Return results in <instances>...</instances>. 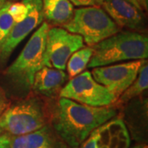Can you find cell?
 Segmentation results:
<instances>
[{"mask_svg": "<svg viewBox=\"0 0 148 148\" xmlns=\"http://www.w3.org/2000/svg\"><path fill=\"white\" fill-rule=\"evenodd\" d=\"M112 106L94 107L60 97L51 111V127L69 148H79L90 132L114 118Z\"/></svg>", "mask_w": 148, "mask_h": 148, "instance_id": "1", "label": "cell"}, {"mask_svg": "<svg viewBox=\"0 0 148 148\" xmlns=\"http://www.w3.org/2000/svg\"><path fill=\"white\" fill-rule=\"evenodd\" d=\"M92 49L88 69L146 59L148 56V38L140 32H119L93 45Z\"/></svg>", "mask_w": 148, "mask_h": 148, "instance_id": "2", "label": "cell"}, {"mask_svg": "<svg viewBox=\"0 0 148 148\" xmlns=\"http://www.w3.org/2000/svg\"><path fill=\"white\" fill-rule=\"evenodd\" d=\"M49 23L43 22L33 33L16 60L5 71V75L21 90L31 89L34 76L43 67V58Z\"/></svg>", "mask_w": 148, "mask_h": 148, "instance_id": "3", "label": "cell"}, {"mask_svg": "<svg viewBox=\"0 0 148 148\" xmlns=\"http://www.w3.org/2000/svg\"><path fill=\"white\" fill-rule=\"evenodd\" d=\"M63 27L68 32L81 36L90 47L120 32L121 29L105 11L96 6L82 7L74 10L72 19Z\"/></svg>", "mask_w": 148, "mask_h": 148, "instance_id": "4", "label": "cell"}, {"mask_svg": "<svg viewBox=\"0 0 148 148\" xmlns=\"http://www.w3.org/2000/svg\"><path fill=\"white\" fill-rule=\"evenodd\" d=\"M47 124L42 102L29 97L8 106L0 116V127L3 133L17 137L36 131Z\"/></svg>", "mask_w": 148, "mask_h": 148, "instance_id": "5", "label": "cell"}, {"mask_svg": "<svg viewBox=\"0 0 148 148\" xmlns=\"http://www.w3.org/2000/svg\"><path fill=\"white\" fill-rule=\"evenodd\" d=\"M59 96L94 107L112 106L116 101L115 96L97 82L89 71L71 78L62 88Z\"/></svg>", "mask_w": 148, "mask_h": 148, "instance_id": "6", "label": "cell"}, {"mask_svg": "<svg viewBox=\"0 0 148 148\" xmlns=\"http://www.w3.org/2000/svg\"><path fill=\"white\" fill-rule=\"evenodd\" d=\"M84 46V40L79 35L68 32L64 27H49L43 66L64 70L70 56Z\"/></svg>", "mask_w": 148, "mask_h": 148, "instance_id": "7", "label": "cell"}, {"mask_svg": "<svg viewBox=\"0 0 148 148\" xmlns=\"http://www.w3.org/2000/svg\"><path fill=\"white\" fill-rule=\"evenodd\" d=\"M144 62L145 59H140L97 67L94 68L90 73L93 78L106 86L117 100L136 79Z\"/></svg>", "mask_w": 148, "mask_h": 148, "instance_id": "8", "label": "cell"}, {"mask_svg": "<svg viewBox=\"0 0 148 148\" xmlns=\"http://www.w3.org/2000/svg\"><path fill=\"white\" fill-rule=\"evenodd\" d=\"M22 3L28 7V14L23 21L15 23L0 46V64L6 62L16 46L42 23V0H23Z\"/></svg>", "mask_w": 148, "mask_h": 148, "instance_id": "9", "label": "cell"}, {"mask_svg": "<svg viewBox=\"0 0 148 148\" xmlns=\"http://www.w3.org/2000/svg\"><path fill=\"white\" fill-rule=\"evenodd\" d=\"M98 5L120 28L140 31L145 27L144 11L135 0H100Z\"/></svg>", "mask_w": 148, "mask_h": 148, "instance_id": "10", "label": "cell"}, {"mask_svg": "<svg viewBox=\"0 0 148 148\" xmlns=\"http://www.w3.org/2000/svg\"><path fill=\"white\" fill-rule=\"evenodd\" d=\"M95 148H129L130 136L121 119H111L95 129Z\"/></svg>", "mask_w": 148, "mask_h": 148, "instance_id": "11", "label": "cell"}, {"mask_svg": "<svg viewBox=\"0 0 148 148\" xmlns=\"http://www.w3.org/2000/svg\"><path fill=\"white\" fill-rule=\"evenodd\" d=\"M10 148H69L49 124L25 135L12 137Z\"/></svg>", "mask_w": 148, "mask_h": 148, "instance_id": "12", "label": "cell"}, {"mask_svg": "<svg viewBox=\"0 0 148 148\" xmlns=\"http://www.w3.org/2000/svg\"><path fill=\"white\" fill-rule=\"evenodd\" d=\"M67 79L64 70L43 66L35 74L32 87L38 94L53 98L59 95Z\"/></svg>", "mask_w": 148, "mask_h": 148, "instance_id": "13", "label": "cell"}, {"mask_svg": "<svg viewBox=\"0 0 148 148\" xmlns=\"http://www.w3.org/2000/svg\"><path fill=\"white\" fill-rule=\"evenodd\" d=\"M44 17L56 26L67 24L73 16V5L69 0H42Z\"/></svg>", "mask_w": 148, "mask_h": 148, "instance_id": "14", "label": "cell"}, {"mask_svg": "<svg viewBox=\"0 0 148 148\" xmlns=\"http://www.w3.org/2000/svg\"><path fill=\"white\" fill-rule=\"evenodd\" d=\"M148 87V65L145 61L140 68L139 73L132 84L122 93L115 102L117 105H125L135 97L143 94Z\"/></svg>", "mask_w": 148, "mask_h": 148, "instance_id": "15", "label": "cell"}, {"mask_svg": "<svg viewBox=\"0 0 148 148\" xmlns=\"http://www.w3.org/2000/svg\"><path fill=\"white\" fill-rule=\"evenodd\" d=\"M92 47L84 46L83 48H81L80 49L75 51L70 56L66 65L68 75L70 79L82 73L84 71V69L87 68V65L92 56Z\"/></svg>", "mask_w": 148, "mask_h": 148, "instance_id": "16", "label": "cell"}, {"mask_svg": "<svg viewBox=\"0 0 148 148\" xmlns=\"http://www.w3.org/2000/svg\"><path fill=\"white\" fill-rule=\"evenodd\" d=\"M8 4L9 2L8 1L0 8V46L4 42L11 30L15 25V21L8 12Z\"/></svg>", "mask_w": 148, "mask_h": 148, "instance_id": "17", "label": "cell"}, {"mask_svg": "<svg viewBox=\"0 0 148 148\" xmlns=\"http://www.w3.org/2000/svg\"><path fill=\"white\" fill-rule=\"evenodd\" d=\"M8 12L15 23L22 21L28 14V7L24 3H11L8 4Z\"/></svg>", "mask_w": 148, "mask_h": 148, "instance_id": "18", "label": "cell"}, {"mask_svg": "<svg viewBox=\"0 0 148 148\" xmlns=\"http://www.w3.org/2000/svg\"><path fill=\"white\" fill-rule=\"evenodd\" d=\"M9 106V101L7 98L5 92L0 86V116Z\"/></svg>", "mask_w": 148, "mask_h": 148, "instance_id": "19", "label": "cell"}, {"mask_svg": "<svg viewBox=\"0 0 148 148\" xmlns=\"http://www.w3.org/2000/svg\"><path fill=\"white\" fill-rule=\"evenodd\" d=\"M73 5L78 7H88V6H96L100 0H69Z\"/></svg>", "mask_w": 148, "mask_h": 148, "instance_id": "20", "label": "cell"}, {"mask_svg": "<svg viewBox=\"0 0 148 148\" xmlns=\"http://www.w3.org/2000/svg\"><path fill=\"white\" fill-rule=\"evenodd\" d=\"M12 137L7 133L0 134V148H10Z\"/></svg>", "mask_w": 148, "mask_h": 148, "instance_id": "21", "label": "cell"}, {"mask_svg": "<svg viewBox=\"0 0 148 148\" xmlns=\"http://www.w3.org/2000/svg\"><path fill=\"white\" fill-rule=\"evenodd\" d=\"M138 4L142 8H143V11H147V7H148V2L147 0H135Z\"/></svg>", "mask_w": 148, "mask_h": 148, "instance_id": "22", "label": "cell"}, {"mask_svg": "<svg viewBox=\"0 0 148 148\" xmlns=\"http://www.w3.org/2000/svg\"><path fill=\"white\" fill-rule=\"evenodd\" d=\"M132 148H148L147 145L146 144H138V145H136L134 147H132Z\"/></svg>", "mask_w": 148, "mask_h": 148, "instance_id": "23", "label": "cell"}, {"mask_svg": "<svg viewBox=\"0 0 148 148\" xmlns=\"http://www.w3.org/2000/svg\"><path fill=\"white\" fill-rule=\"evenodd\" d=\"M7 2H8L7 0H0V8H2L3 6L6 3H7Z\"/></svg>", "mask_w": 148, "mask_h": 148, "instance_id": "24", "label": "cell"}, {"mask_svg": "<svg viewBox=\"0 0 148 148\" xmlns=\"http://www.w3.org/2000/svg\"><path fill=\"white\" fill-rule=\"evenodd\" d=\"M2 133H3V130L1 129V127H0V134H2Z\"/></svg>", "mask_w": 148, "mask_h": 148, "instance_id": "25", "label": "cell"}, {"mask_svg": "<svg viewBox=\"0 0 148 148\" xmlns=\"http://www.w3.org/2000/svg\"><path fill=\"white\" fill-rule=\"evenodd\" d=\"M7 1H8V2H10V1H16V0H7Z\"/></svg>", "mask_w": 148, "mask_h": 148, "instance_id": "26", "label": "cell"}]
</instances>
